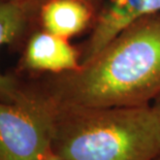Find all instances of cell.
<instances>
[{"instance_id":"6da1fadb","label":"cell","mask_w":160,"mask_h":160,"mask_svg":"<svg viewBox=\"0 0 160 160\" xmlns=\"http://www.w3.org/2000/svg\"><path fill=\"white\" fill-rule=\"evenodd\" d=\"M21 76L54 108L151 104L160 93V12L126 27L76 70Z\"/></svg>"},{"instance_id":"7a4b0ae2","label":"cell","mask_w":160,"mask_h":160,"mask_svg":"<svg viewBox=\"0 0 160 160\" xmlns=\"http://www.w3.org/2000/svg\"><path fill=\"white\" fill-rule=\"evenodd\" d=\"M51 108V147L62 160H153L160 154V119L151 104Z\"/></svg>"},{"instance_id":"3957f363","label":"cell","mask_w":160,"mask_h":160,"mask_svg":"<svg viewBox=\"0 0 160 160\" xmlns=\"http://www.w3.org/2000/svg\"><path fill=\"white\" fill-rule=\"evenodd\" d=\"M21 79L19 99L0 101V160H47L53 154L52 108Z\"/></svg>"},{"instance_id":"277c9868","label":"cell","mask_w":160,"mask_h":160,"mask_svg":"<svg viewBox=\"0 0 160 160\" xmlns=\"http://www.w3.org/2000/svg\"><path fill=\"white\" fill-rule=\"evenodd\" d=\"M160 12V0H104L86 42L79 48L81 64L91 59L126 27Z\"/></svg>"},{"instance_id":"5b68a950","label":"cell","mask_w":160,"mask_h":160,"mask_svg":"<svg viewBox=\"0 0 160 160\" xmlns=\"http://www.w3.org/2000/svg\"><path fill=\"white\" fill-rule=\"evenodd\" d=\"M16 72L23 76L57 74L80 68L81 52L68 39L37 27L21 50Z\"/></svg>"},{"instance_id":"8992f818","label":"cell","mask_w":160,"mask_h":160,"mask_svg":"<svg viewBox=\"0 0 160 160\" xmlns=\"http://www.w3.org/2000/svg\"><path fill=\"white\" fill-rule=\"evenodd\" d=\"M37 28V13L18 0H0V48L22 50ZM22 95V79L17 72H0V101L13 103Z\"/></svg>"},{"instance_id":"52a82bcc","label":"cell","mask_w":160,"mask_h":160,"mask_svg":"<svg viewBox=\"0 0 160 160\" xmlns=\"http://www.w3.org/2000/svg\"><path fill=\"white\" fill-rule=\"evenodd\" d=\"M97 9L87 0H48L37 12V27L69 40L91 29Z\"/></svg>"},{"instance_id":"ba28073f","label":"cell","mask_w":160,"mask_h":160,"mask_svg":"<svg viewBox=\"0 0 160 160\" xmlns=\"http://www.w3.org/2000/svg\"><path fill=\"white\" fill-rule=\"evenodd\" d=\"M18 1L24 3V4L27 5L28 8H30L31 9H33V11L37 13V12H38V9H39L40 6H42L46 1H48V0H18ZM87 1L93 3L94 5L97 6L98 3L100 2V0H87ZM97 11H98V9H97Z\"/></svg>"},{"instance_id":"9c48e42d","label":"cell","mask_w":160,"mask_h":160,"mask_svg":"<svg viewBox=\"0 0 160 160\" xmlns=\"http://www.w3.org/2000/svg\"><path fill=\"white\" fill-rule=\"evenodd\" d=\"M152 108H153V110L155 111V113L157 114L158 116V118L160 119V93L156 96V98L154 100L152 101Z\"/></svg>"},{"instance_id":"30bf717a","label":"cell","mask_w":160,"mask_h":160,"mask_svg":"<svg viewBox=\"0 0 160 160\" xmlns=\"http://www.w3.org/2000/svg\"><path fill=\"white\" fill-rule=\"evenodd\" d=\"M47 160H62V159L58 158V157H57V156H55V155H54V154H52V155H51V156H50V157H49V158H48Z\"/></svg>"},{"instance_id":"8fae6325","label":"cell","mask_w":160,"mask_h":160,"mask_svg":"<svg viewBox=\"0 0 160 160\" xmlns=\"http://www.w3.org/2000/svg\"><path fill=\"white\" fill-rule=\"evenodd\" d=\"M153 160H160V154L158 155V156H156V157L153 159Z\"/></svg>"}]
</instances>
